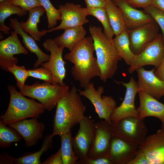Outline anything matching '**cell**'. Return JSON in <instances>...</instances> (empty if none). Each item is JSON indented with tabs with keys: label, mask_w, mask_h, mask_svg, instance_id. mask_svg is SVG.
Listing matches in <instances>:
<instances>
[{
	"label": "cell",
	"mask_w": 164,
	"mask_h": 164,
	"mask_svg": "<svg viewBox=\"0 0 164 164\" xmlns=\"http://www.w3.org/2000/svg\"><path fill=\"white\" fill-rule=\"evenodd\" d=\"M63 32L54 39L57 45L71 51L85 37L87 33L83 26L70 28L64 30Z\"/></svg>",
	"instance_id": "obj_24"
},
{
	"label": "cell",
	"mask_w": 164,
	"mask_h": 164,
	"mask_svg": "<svg viewBox=\"0 0 164 164\" xmlns=\"http://www.w3.org/2000/svg\"><path fill=\"white\" fill-rule=\"evenodd\" d=\"M87 9L88 15L95 17L100 22L103 26L104 34L109 40L112 42L114 34L105 9L103 8Z\"/></svg>",
	"instance_id": "obj_30"
},
{
	"label": "cell",
	"mask_w": 164,
	"mask_h": 164,
	"mask_svg": "<svg viewBox=\"0 0 164 164\" xmlns=\"http://www.w3.org/2000/svg\"><path fill=\"white\" fill-rule=\"evenodd\" d=\"M164 57V41L162 34L157 37L141 52L136 54L128 69L132 73L138 69L146 65H152L156 68Z\"/></svg>",
	"instance_id": "obj_8"
},
{
	"label": "cell",
	"mask_w": 164,
	"mask_h": 164,
	"mask_svg": "<svg viewBox=\"0 0 164 164\" xmlns=\"http://www.w3.org/2000/svg\"><path fill=\"white\" fill-rule=\"evenodd\" d=\"M104 90L102 86H99L96 89L93 83L91 82L84 90L78 91L80 96L85 97L90 101L98 117L110 124L111 116L116 107V103L111 96H102Z\"/></svg>",
	"instance_id": "obj_7"
},
{
	"label": "cell",
	"mask_w": 164,
	"mask_h": 164,
	"mask_svg": "<svg viewBox=\"0 0 164 164\" xmlns=\"http://www.w3.org/2000/svg\"><path fill=\"white\" fill-rule=\"evenodd\" d=\"M121 10L126 30L133 29L153 21L152 17L145 11L135 9L125 0H112Z\"/></svg>",
	"instance_id": "obj_19"
},
{
	"label": "cell",
	"mask_w": 164,
	"mask_h": 164,
	"mask_svg": "<svg viewBox=\"0 0 164 164\" xmlns=\"http://www.w3.org/2000/svg\"><path fill=\"white\" fill-rule=\"evenodd\" d=\"M15 31L11 35L0 42V57L12 59L15 55L22 54L27 55L28 52L22 46Z\"/></svg>",
	"instance_id": "obj_25"
},
{
	"label": "cell",
	"mask_w": 164,
	"mask_h": 164,
	"mask_svg": "<svg viewBox=\"0 0 164 164\" xmlns=\"http://www.w3.org/2000/svg\"><path fill=\"white\" fill-rule=\"evenodd\" d=\"M22 138L16 130L6 126L0 120V147L1 149L8 148L12 143L19 142Z\"/></svg>",
	"instance_id": "obj_31"
},
{
	"label": "cell",
	"mask_w": 164,
	"mask_h": 164,
	"mask_svg": "<svg viewBox=\"0 0 164 164\" xmlns=\"http://www.w3.org/2000/svg\"><path fill=\"white\" fill-rule=\"evenodd\" d=\"M132 7L143 9L151 5L152 0H125Z\"/></svg>",
	"instance_id": "obj_40"
},
{
	"label": "cell",
	"mask_w": 164,
	"mask_h": 164,
	"mask_svg": "<svg viewBox=\"0 0 164 164\" xmlns=\"http://www.w3.org/2000/svg\"><path fill=\"white\" fill-rule=\"evenodd\" d=\"M61 151L63 164H77L79 159L73 150L71 131L60 136Z\"/></svg>",
	"instance_id": "obj_29"
},
{
	"label": "cell",
	"mask_w": 164,
	"mask_h": 164,
	"mask_svg": "<svg viewBox=\"0 0 164 164\" xmlns=\"http://www.w3.org/2000/svg\"><path fill=\"white\" fill-rule=\"evenodd\" d=\"M27 11L22 9L19 7L11 3L9 0H5L0 3V30L5 34H9L11 28L5 24V21L7 18L13 14H16L19 17L26 15Z\"/></svg>",
	"instance_id": "obj_28"
},
{
	"label": "cell",
	"mask_w": 164,
	"mask_h": 164,
	"mask_svg": "<svg viewBox=\"0 0 164 164\" xmlns=\"http://www.w3.org/2000/svg\"><path fill=\"white\" fill-rule=\"evenodd\" d=\"M45 12L42 6L32 9L28 11L29 16L26 21L19 22L21 29L26 32L29 33L36 41H39L42 37L48 33L47 30L43 29L39 31L38 28L40 18Z\"/></svg>",
	"instance_id": "obj_23"
},
{
	"label": "cell",
	"mask_w": 164,
	"mask_h": 164,
	"mask_svg": "<svg viewBox=\"0 0 164 164\" xmlns=\"http://www.w3.org/2000/svg\"><path fill=\"white\" fill-rule=\"evenodd\" d=\"M4 0H0V2H2V1H3Z\"/></svg>",
	"instance_id": "obj_45"
},
{
	"label": "cell",
	"mask_w": 164,
	"mask_h": 164,
	"mask_svg": "<svg viewBox=\"0 0 164 164\" xmlns=\"http://www.w3.org/2000/svg\"><path fill=\"white\" fill-rule=\"evenodd\" d=\"M136 71L138 91H143L157 100L164 96V81L156 75L154 69L147 70L141 67Z\"/></svg>",
	"instance_id": "obj_17"
},
{
	"label": "cell",
	"mask_w": 164,
	"mask_h": 164,
	"mask_svg": "<svg viewBox=\"0 0 164 164\" xmlns=\"http://www.w3.org/2000/svg\"><path fill=\"white\" fill-rule=\"evenodd\" d=\"M73 86L57 102L54 116L52 133L60 137L71 131L84 117L86 107Z\"/></svg>",
	"instance_id": "obj_2"
},
{
	"label": "cell",
	"mask_w": 164,
	"mask_h": 164,
	"mask_svg": "<svg viewBox=\"0 0 164 164\" xmlns=\"http://www.w3.org/2000/svg\"><path fill=\"white\" fill-rule=\"evenodd\" d=\"M61 14V22L57 26L48 30V33L59 30L83 26L89 21L87 17L88 15L87 8L79 4L67 3L59 7Z\"/></svg>",
	"instance_id": "obj_11"
},
{
	"label": "cell",
	"mask_w": 164,
	"mask_h": 164,
	"mask_svg": "<svg viewBox=\"0 0 164 164\" xmlns=\"http://www.w3.org/2000/svg\"><path fill=\"white\" fill-rule=\"evenodd\" d=\"M105 9L115 36L126 30L122 13L112 0H106Z\"/></svg>",
	"instance_id": "obj_27"
},
{
	"label": "cell",
	"mask_w": 164,
	"mask_h": 164,
	"mask_svg": "<svg viewBox=\"0 0 164 164\" xmlns=\"http://www.w3.org/2000/svg\"><path fill=\"white\" fill-rule=\"evenodd\" d=\"M37 118L26 119L8 125L21 136L27 148L34 146L43 136L45 125L43 122H39Z\"/></svg>",
	"instance_id": "obj_14"
},
{
	"label": "cell",
	"mask_w": 164,
	"mask_h": 164,
	"mask_svg": "<svg viewBox=\"0 0 164 164\" xmlns=\"http://www.w3.org/2000/svg\"><path fill=\"white\" fill-rule=\"evenodd\" d=\"M8 71L12 73L16 81V85L20 90L24 87L25 82L29 77L28 70L24 66H20L14 64L9 67Z\"/></svg>",
	"instance_id": "obj_33"
},
{
	"label": "cell",
	"mask_w": 164,
	"mask_h": 164,
	"mask_svg": "<svg viewBox=\"0 0 164 164\" xmlns=\"http://www.w3.org/2000/svg\"><path fill=\"white\" fill-rule=\"evenodd\" d=\"M89 30L93 42L96 59L101 71V80L105 82L111 78L121 58L118 55L113 42L104 34L101 28L90 26Z\"/></svg>",
	"instance_id": "obj_3"
},
{
	"label": "cell",
	"mask_w": 164,
	"mask_h": 164,
	"mask_svg": "<svg viewBox=\"0 0 164 164\" xmlns=\"http://www.w3.org/2000/svg\"><path fill=\"white\" fill-rule=\"evenodd\" d=\"M8 89L10 94L9 104L0 120L5 125L18 121L28 118H38L46 110L40 103L28 99L18 92L15 87L9 85Z\"/></svg>",
	"instance_id": "obj_4"
},
{
	"label": "cell",
	"mask_w": 164,
	"mask_h": 164,
	"mask_svg": "<svg viewBox=\"0 0 164 164\" xmlns=\"http://www.w3.org/2000/svg\"><path fill=\"white\" fill-rule=\"evenodd\" d=\"M151 5L164 12V0H152Z\"/></svg>",
	"instance_id": "obj_44"
},
{
	"label": "cell",
	"mask_w": 164,
	"mask_h": 164,
	"mask_svg": "<svg viewBox=\"0 0 164 164\" xmlns=\"http://www.w3.org/2000/svg\"><path fill=\"white\" fill-rule=\"evenodd\" d=\"M87 8H105L106 0H84Z\"/></svg>",
	"instance_id": "obj_42"
},
{
	"label": "cell",
	"mask_w": 164,
	"mask_h": 164,
	"mask_svg": "<svg viewBox=\"0 0 164 164\" xmlns=\"http://www.w3.org/2000/svg\"><path fill=\"white\" fill-rule=\"evenodd\" d=\"M138 148L146 156L149 164H164V128L146 137Z\"/></svg>",
	"instance_id": "obj_16"
},
{
	"label": "cell",
	"mask_w": 164,
	"mask_h": 164,
	"mask_svg": "<svg viewBox=\"0 0 164 164\" xmlns=\"http://www.w3.org/2000/svg\"><path fill=\"white\" fill-rule=\"evenodd\" d=\"M79 124V128L72 142L76 155L80 159L87 157L95 136L96 123L94 119L85 116Z\"/></svg>",
	"instance_id": "obj_10"
},
{
	"label": "cell",
	"mask_w": 164,
	"mask_h": 164,
	"mask_svg": "<svg viewBox=\"0 0 164 164\" xmlns=\"http://www.w3.org/2000/svg\"><path fill=\"white\" fill-rule=\"evenodd\" d=\"M138 146L112 135L108 157L112 164H128L135 157Z\"/></svg>",
	"instance_id": "obj_18"
},
{
	"label": "cell",
	"mask_w": 164,
	"mask_h": 164,
	"mask_svg": "<svg viewBox=\"0 0 164 164\" xmlns=\"http://www.w3.org/2000/svg\"><path fill=\"white\" fill-rule=\"evenodd\" d=\"M156 75L161 80L164 81V57L161 63L155 71Z\"/></svg>",
	"instance_id": "obj_43"
},
{
	"label": "cell",
	"mask_w": 164,
	"mask_h": 164,
	"mask_svg": "<svg viewBox=\"0 0 164 164\" xmlns=\"http://www.w3.org/2000/svg\"><path fill=\"white\" fill-rule=\"evenodd\" d=\"M9 20L11 28L22 37V42L28 50L36 55L37 59L34 64V67L36 68L42 63L48 61L50 55L43 52L38 47L34 39L21 29L18 20L15 18H11Z\"/></svg>",
	"instance_id": "obj_22"
},
{
	"label": "cell",
	"mask_w": 164,
	"mask_h": 164,
	"mask_svg": "<svg viewBox=\"0 0 164 164\" xmlns=\"http://www.w3.org/2000/svg\"><path fill=\"white\" fill-rule=\"evenodd\" d=\"M144 9V11L152 17L161 29V34L164 41V12L152 5Z\"/></svg>",
	"instance_id": "obj_34"
},
{
	"label": "cell",
	"mask_w": 164,
	"mask_h": 164,
	"mask_svg": "<svg viewBox=\"0 0 164 164\" xmlns=\"http://www.w3.org/2000/svg\"><path fill=\"white\" fill-rule=\"evenodd\" d=\"M112 136L110 124L104 120L96 123L95 136L87 157H108Z\"/></svg>",
	"instance_id": "obj_15"
},
{
	"label": "cell",
	"mask_w": 164,
	"mask_h": 164,
	"mask_svg": "<svg viewBox=\"0 0 164 164\" xmlns=\"http://www.w3.org/2000/svg\"><path fill=\"white\" fill-rule=\"evenodd\" d=\"M18 60L16 57L7 59L0 57V66L3 70L8 71V68L14 64H17Z\"/></svg>",
	"instance_id": "obj_41"
},
{
	"label": "cell",
	"mask_w": 164,
	"mask_h": 164,
	"mask_svg": "<svg viewBox=\"0 0 164 164\" xmlns=\"http://www.w3.org/2000/svg\"><path fill=\"white\" fill-rule=\"evenodd\" d=\"M39 1L46 12L48 28L49 29H52L56 25L58 21L61 20V14L59 10L53 6L50 0Z\"/></svg>",
	"instance_id": "obj_32"
},
{
	"label": "cell",
	"mask_w": 164,
	"mask_h": 164,
	"mask_svg": "<svg viewBox=\"0 0 164 164\" xmlns=\"http://www.w3.org/2000/svg\"><path fill=\"white\" fill-rule=\"evenodd\" d=\"M91 37H85L70 52L66 54L64 58L72 63L71 73L78 81L81 88H86L96 77H100L101 71L96 57Z\"/></svg>",
	"instance_id": "obj_1"
},
{
	"label": "cell",
	"mask_w": 164,
	"mask_h": 164,
	"mask_svg": "<svg viewBox=\"0 0 164 164\" xmlns=\"http://www.w3.org/2000/svg\"><path fill=\"white\" fill-rule=\"evenodd\" d=\"M77 164H112L110 159L107 157H101L91 159L88 157L79 159Z\"/></svg>",
	"instance_id": "obj_37"
},
{
	"label": "cell",
	"mask_w": 164,
	"mask_h": 164,
	"mask_svg": "<svg viewBox=\"0 0 164 164\" xmlns=\"http://www.w3.org/2000/svg\"><path fill=\"white\" fill-rule=\"evenodd\" d=\"M70 90L69 87L66 85L62 86L36 82L31 85L26 84L19 92L25 96L38 101L46 110L50 111Z\"/></svg>",
	"instance_id": "obj_5"
},
{
	"label": "cell",
	"mask_w": 164,
	"mask_h": 164,
	"mask_svg": "<svg viewBox=\"0 0 164 164\" xmlns=\"http://www.w3.org/2000/svg\"><path fill=\"white\" fill-rule=\"evenodd\" d=\"M119 82L125 87L126 91L122 102L116 107L111 116V122H116L129 117H138V113L135 105V97L138 92L137 82L132 77L128 83Z\"/></svg>",
	"instance_id": "obj_12"
},
{
	"label": "cell",
	"mask_w": 164,
	"mask_h": 164,
	"mask_svg": "<svg viewBox=\"0 0 164 164\" xmlns=\"http://www.w3.org/2000/svg\"><path fill=\"white\" fill-rule=\"evenodd\" d=\"M128 164H149L145 155L138 148L134 158Z\"/></svg>",
	"instance_id": "obj_38"
},
{
	"label": "cell",
	"mask_w": 164,
	"mask_h": 164,
	"mask_svg": "<svg viewBox=\"0 0 164 164\" xmlns=\"http://www.w3.org/2000/svg\"><path fill=\"white\" fill-rule=\"evenodd\" d=\"M138 93L139 105L137 109L138 117L143 120L149 117L156 118L160 120L162 128H164V104L143 91Z\"/></svg>",
	"instance_id": "obj_21"
},
{
	"label": "cell",
	"mask_w": 164,
	"mask_h": 164,
	"mask_svg": "<svg viewBox=\"0 0 164 164\" xmlns=\"http://www.w3.org/2000/svg\"><path fill=\"white\" fill-rule=\"evenodd\" d=\"M28 76L52 84L53 77L50 71L47 68L41 67L34 69L28 70Z\"/></svg>",
	"instance_id": "obj_35"
},
{
	"label": "cell",
	"mask_w": 164,
	"mask_h": 164,
	"mask_svg": "<svg viewBox=\"0 0 164 164\" xmlns=\"http://www.w3.org/2000/svg\"><path fill=\"white\" fill-rule=\"evenodd\" d=\"M55 135L52 133L46 135L43 140L42 147L39 151L33 152H27L17 158L10 156L6 152L1 155L0 161L2 164H41L40 158L45 152L53 146V138Z\"/></svg>",
	"instance_id": "obj_20"
},
{
	"label": "cell",
	"mask_w": 164,
	"mask_h": 164,
	"mask_svg": "<svg viewBox=\"0 0 164 164\" xmlns=\"http://www.w3.org/2000/svg\"><path fill=\"white\" fill-rule=\"evenodd\" d=\"M12 4L18 6L23 10L29 11L34 8L42 6L39 0H9Z\"/></svg>",
	"instance_id": "obj_36"
},
{
	"label": "cell",
	"mask_w": 164,
	"mask_h": 164,
	"mask_svg": "<svg viewBox=\"0 0 164 164\" xmlns=\"http://www.w3.org/2000/svg\"><path fill=\"white\" fill-rule=\"evenodd\" d=\"M114 46L118 54L125 63L130 66L135 56L132 51L128 33L125 30L113 38Z\"/></svg>",
	"instance_id": "obj_26"
},
{
	"label": "cell",
	"mask_w": 164,
	"mask_h": 164,
	"mask_svg": "<svg viewBox=\"0 0 164 164\" xmlns=\"http://www.w3.org/2000/svg\"><path fill=\"white\" fill-rule=\"evenodd\" d=\"M41 164H63L60 149L42 162Z\"/></svg>",
	"instance_id": "obj_39"
},
{
	"label": "cell",
	"mask_w": 164,
	"mask_h": 164,
	"mask_svg": "<svg viewBox=\"0 0 164 164\" xmlns=\"http://www.w3.org/2000/svg\"><path fill=\"white\" fill-rule=\"evenodd\" d=\"M127 30L131 49L135 55L141 52L159 34V26L154 20L137 28Z\"/></svg>",
	"instance_id": "obj_13"
},
{
	"label": "cell",
	"mask_w": 164,
	"mask_h": 164,
	"mask_svg": "<svg viewBox=\"0 0 164 164\" xmlns=\"http://www.w3.org/2000/svg\"><path fill=\"white\" fill-rule=\"evenodd\" d=\"M44 49L50 52L49 60L41 64L42 67L48 69L51 72L53 84L63 86L66 75L65 65L66 62L63 58L62 54L64 48L59 46L54 39H48L43 43Z\"/></svg>",
	"instance_id": "obj_9"
},
{
	"label": "cell",
	"mask_w": 164,
	"mask_h": 164,
	"mask_svg": "<svg viewBox=\"0 0 164 164\" xmlns=\"http://www.w3.org/2000/svg\"><path fill=\"white\" fill-rule=\"evenodd\" d=\"M110 128L113 135L138 146L146 137V126L143 119L139 117H129L111 122Z\"/></svg>",
	"instance_id": "obj_6"
}]
</instances>
